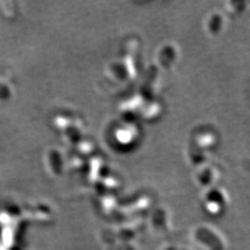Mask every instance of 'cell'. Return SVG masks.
Instances as JSON below:
<instances>
[{
	"label": "cell",
	"instance_id": "obj_1",
	"mask_svg": "<svg viewBox=\"0 0 250 250\" xmlns=\"http://www.w3.org/2000/svg\"><path fill=\"white\" fill-rule=\"evenodd\" d=\"M246 165H247V167L250 170V161H248V162H246Z\"/></svg>",
	"mask_w": 250,
	"mask_h": 250
}]
</instances>
